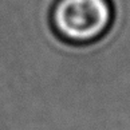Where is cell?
Masks as SVG:
<instances>
[{
    "instance_id": "cell-1",
    "label": "cell",
    "mask_w": 130,
    "mask_h": 130,
    "mask_svg": "<svg viewBox=\"0 0 130 130\" xmlns=\"http://www.w3.org/2000/svg\"><path fill=\"white\" fill-rule=\"evenodd\" d=\"M114 22L111 0H55L50 26L62 42L87 46L107 34Z\"/></svg>"
}]
</instances>
